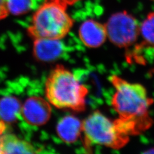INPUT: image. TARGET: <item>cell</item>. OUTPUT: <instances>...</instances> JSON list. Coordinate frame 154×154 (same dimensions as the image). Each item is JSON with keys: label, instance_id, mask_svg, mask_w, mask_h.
I'll list each match as a JSON object with an SVG mask.
<instances>
[{"label": "cell", "instance_id": "cell-9", "mask_svg": "<svg viewBox=\"0 0 154 154\" xmlns=\"http://www.w3.org/2000/svg\"><path fill=\"white\" fill-rule=\"evenodd\" d=\"M56 129L58 137L62 141L67 143H74L82 132V122L74 116H66L58 122Z\"/></svg>", "mask_w": 154, "mask_h": 154}, {"label": "cell", "instance_id": "cell-13", "mask_svg": "<svg viewBox=\"0 0 154 154\" xmlns=\"http://www.w3.org/2000/svg\"><path fill=\"white\" fill-rule=\"evenodd\" d=\"M34 0H9V13L19 16L27 13L33 8Z\"/></svg>", "mask_w": 154, "mask_h": 154}, {"label": "cell", "instance_id": "cell-12", "mask_svg": "<svg viewBox=\"0 0 154 154\" xmlns=\"http://www.w3.org/2000/svg\"><path fill=\"white\" fill-rule=\"evenodd\" d=\"M144 42L142 45L154 49V13H150L141 24L140 27Z\"/></svg>", "mask_w": 154, "mask_h": 154}, {"label": "cell", "instance_id": "cell-5", "mask_svg": "<svg viewBox=\"0 0 154 154\" xmlns=\"http://www.w3.org/2000/svg\"><path fill=\"white\" fill-rule=\"evenodd\" d=\"M110 41L119 48L132 45L138 39L140 27L137 20L126 11L112 15L105 24Z\"/></svg>", "mask_w": 154, "mask_h": 154}, {"label": "cell", "instance_id": "cell-14", "mask_svg": "<svg viewBox=\"0 0 154 154\" xmlns=\"http://www.w3.org/2000/svg\"><path fill=\"white\" fill-rule=\"evenodd\" d=\"M9 0H0V20L8 16L9 13L8 2Z\"/></svg>", "mask_w": 154, "mask_h": 154}, {"label": "cell", "instance_id": "cell-7", "mask_svg": "<svg viewBox=\"0 0 154 154\" xmlns=\"http://www.w3.org/2000/svg\"><path fill=\"white\" fill-rule=\"evenodd\" d=\"M65 46L60 39H36L34 40L33 53L34 58L41 62H51L62 55Z\"/></svg>", "mask_w": 154, "mask_h": 154}, {"label": "cell", "instance_id": "cell-10", "mask_svg": "<svg viewBox=\"0 0 154 154\" xmlns=\"http://www.w3.org/2000/svg\"><path fill=\"white\" fill-rule=\"evenodd\" d=\"M38 151L31 143L13 134L0 136V154H35Z\"/></svg>", "mask_w": 154, "mask_h": 154}, {"label": "cell", "instance_id": "cell-15", "mask_svg": "<svg viewBox=\"0 0 154 154\" xmlns=\"http://www.w3.org/2000/svg\"><path fill=\"white\" fill-rule=\"evenodd\" d=\"M58 1H61L62 2L66 4L67 5H72L73 4L76 3L77 2L79 1V0H58Z\"/></svg>", "mask_w": 154, "mask_h": 154}, {"label": "cell", "instance_id": "cell-11", "mask_svg": "<svg viewBox=\"0 0 154 154\" xmlns=\"http://www.w3.org/2000/svg\"><path fill=\"white\" fill-rule=\"evenodd\" d=\"M22 105L14 97L6 96L0 99V119L6 123H13L17 121L21 114Z\"/></svg>", "mask_w": 154, "mask_h": 154}, {"label": "cell", "instance_id": "cell-8", "mask_svg": "<svg viewBox=\"0 0 154 154\" xmlns=\"http://www.w3.org/2000/svg\"><path fill=\"white\" fill-rule=\"evenodd\" d=\"M79 35L83 44L91 48L102 45L107 36L105 25L93 20L83 22L79 28Z\"/></svg>", "mask_w": 154, "mask_h": 154}, {"label": "cell", "instance_id": "cell-3", "mask_svg": "<svg viewBox=\"0 0 154 154\" xmlns=\"http://www.w3.org/2000/svg\"><path fill=\"white\" fill-rule=\"evenodd\" d=\"M67 6L58 0H45L33 15L28 35L34 40L64 38L74 23L66 12Z\"/></svg>", "mask_w": 154, "mask_h": 154}, {"label": "cell", "instance_id": "cell-6", "mask_svg": "<svg viewBox=\"0 0 154 154\" xmlns=\"http://www.w3.org/2000/svg\"><path fill=\"white\" fill-rule=\"evenodd\" d=\"M51 108L48 101L39 97H32L22 105L21 115L28 123L35 126L44 125L49 121Z\"/></svg>", "mask_w": 154, "mask_h": 154}, {"label": "cell", "instance_id": "cell-2", "mask_svg": "<svg viewBox=\"0 0 154 154\" xmlns=\"http://www.w3.org/2000/svg\"><path fill=\"white\" fill-rule=\"evenodd\" d=\"M88 92L72 72L60 65L51 71L45 82L48 100L58 109L83 111Z\"/></svg>", "mask_w": 154, "mask_h": 154}, {"label": "cell", "instance_id": "cell-1", "mask_svg": "<svg viewBox=\"0 0 154 154\" xmlns=\"http://www.w3.org/2000/svg\"><path fill=\"white\" fill-rule=\"evenodd\" d=\"M110 81L116 89L111 104L125 131L129 135H137L149 129L153 123L149 109L154 100L146 88L116 75L110 77Z\"/></svg>", "mask_w": 154, "mask_h": 154}, {"label": "cell", "instance_id": "cell-4", "mask_svg": "<svg viewBox=\"0 0 154 154\" xmlns=\"http://www.w3.org/2000/svg\"><path fill=\"white\" fill-rule=\"evenodd\" d=\"M82 133L87 149L94 144L118 149L129 141V137L119 131L114 121L99 111H94L82 122Z\"/></svg>", "mask_w": 154, "mask_h": 154}]
</instances>
